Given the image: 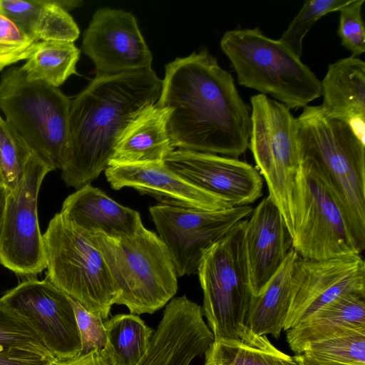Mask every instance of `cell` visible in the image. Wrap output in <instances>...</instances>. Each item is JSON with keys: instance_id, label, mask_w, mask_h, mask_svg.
Segmentation results:
<instances>
[{"instance_id": "9a60e30c", "label": "cell", "mask_w": 365, "mask_h": 365, "mask_svg": "<svg viewBox=\"0 0 365 365\" xmlns=\"http://www.w3.org/2000/svg\"><path fill=\"white\" fill-rule=\"evenodd\" d=\"M82 51L93 61L96 77L152 68L153 56L135 16L101 8L83 34Z\"/></svg>"}, {"instance_id": "836d02e7", "label": "cell", "mask_w": 365, "mask_h": 365, "mask_svg": "<svg viewBox=\"0 0 365 365\" xmlns=\"http://www.w3.org/2000/svg\"><path fill=\"white\" fill-rule=\"evenodd\" d=\"M70 300L81 337V354L94 349H102L106 341V329L102 317L99 314L88 312L79 302L71 297Z\"/></svg>"}, {"instance_id": "603a6c76", "label": "cell", "mask_w": 365, "mask_h": 365, "mask_svg": "<svg viewBox=\"0 0 365 365\" xmlns=\"http://www.w3.org/2000/svg\"><path fill=\"white\" fill-rule=\"evenodd\" d=\"M298 256L292 249L261 293L252 297L245 326L255 334L278 338L284 330L291 299L292 273Z\"/></svg>"}, {"instance_id": "4dcf8cb0", "label": "cell", "mask_w": 365, "mask_h": 365, "mask_svg": "<svg viewBox=\"0 0 365 365\" xmlns=\"http://www.w3.org/2000/svg\"><path fill=\"white\" fill-rule=\"evenodd\" d=\"M79 34L76 23L58 0H44L36 30L40 41L73 43Z\"/></svg>"}, {"instance_id": "4fadbf2b", "label": "cell", "mask_w": 365, "mask_h": 365, "mask_svg": "<svg viewBox=\"0 0 365 365\" xmlns=\"http://www.w3.org/2000/svg\"><path fill=\"white\" fill-rule=\"evenodd\" d=\"M347 294L365 295V263L361 255L294 262L291 299L284 331Z\"/></svg>"}, {"instance_id": "ac0fdd59", "label": "cell", "mask_w": 365, "mask_h": 365, "mask_svg": "<svg viewBox=\"0 0 365 365\" xmlns=\"http://www.w3.org/2000/svg\"><path fill=\"white\" fill-rule=\"evenodd\" d=\"M245 239L251 289L257 296L293 249L283 215L269 195L246 219Z\"/></svg>"}, {"instance_id": "e0dca14e", "label": "cell", "mask_w": 365, "mask_h": 365, "mask_svg": "<svg viewBox=\"0 0 365 365\" xmlns=\"http://www.w3.org/2000/svg\"><path fill=\"white\" fill-rule=\"evenodd\" d=\"M105 175L113 189L131 187L155 198L159 204L206 211L233 207L220 197L183 179L164 162L108 166Z\"/></svg>"}, {"instance_id": "f546056e", "label": "cell", "mask_w": 365, "mask_h": 365, "mask_svg": "<svg viewBox=\"0 0 365 365\" xmlns=\"http://www.w3.org/2000/svg\"><path fill=\"white\" fill-rule=\"evenodd\" d=\"M31 151L0 115V178L7 191L21 182Z\"/></svg>"}, {"instance_id": "9c48e42d", "label": "cell", "mask_w": 365, "mask_h": 365, "mask_svg": "<svg viewBox=\"0 0 365 365\" xmlns=\"http://www.w3.org/2000/svg\"><path fill=\"white\" fill-rule=\"evenodd\" d=\"M292 248L299 257L320 260L361 255L346 210L310 163L300 161L292 192Z\"/></svg>"}, {"instance_id": "83f0119b", "label": "cell", "mask_w": 365, "mask_h": 365, "mask_svg": "<svg viewBox=\"0 0 365 365\" xmlns=\"http://www.w3.org/2000/svg\"><path fill=\"white\" fill-rule=\"evenodd\" d=\"M317 361L365 365V330H354L307 346L302 353Z\"/></svg>"}, {"instance_id": "6da1fadb", "label": "cell", "mask_w": 365, "mask_h": 365, "mask_svg": "<svg viewBox=\"0 0 365 365\" xmlns=\"http://www.w3.org/2000/svg\"><path fill=\"white\" fill-rule=\"evenodd\" d=\"M156 103L168 110L175 149L238 158L248 148L250 113L232 75L206 49L165 66Z\"/></svg>"}, {"instance_id": "ba28073f", "label": "cell", "mask_w": 365, "mask_h": 365, "mask_svg": "<svg viewBox=\"0 0 365 365\" xmlns=\"http://www.w3.org/2000/svg\"><path fill=\"white\" fill-rule=\"evenodd\" d=\"M47 279L86 310L106 319L115 299L111 277L91 235L56 213L43 235Z\"/></svg>"}, {"instance_id": "5bb4252c", "label": "cell", "mask_w": 365, "mask_h": 365, "mask_svg": "<svg viewBox=\"0 0 365 365\" xmlns=\"http://www.w3.org/2000/svg\"><path fill=\"white\" fill-rule=\"evenodd\" d=\"M0 299L29 321L56 360L81 354V337L70 297L50 281L28 279Z\"/></svg>"}, {"instance_id": "7402d4cb", "label": "cell", "mask_w": 365, "mask_h": 365, "mask_svg": "<svg viewBox=\"0 0 365 365\" xmlns=\"http://www.w3.org/2000/svg\"><path fill=\"white\" fill-rule=\"evenodd\" d=\"M354 330H365V295L341 296L285 331L290 349L300 354L312 343Z\"/></svg>"}, {"instance_id": "d6a6232c", "label": "cell", "mask_w": 365, "mask_h": 365, "mask_svg": "<svg viewBox=\"0 0 365 365\" xmlns=\"http://www.w3.org/2000/svg\"><path fill=\"white\" fill-rule=\"evenodd\" d=\"M364 3V0H351L339 10L338 36L341 45L355 57L365 52V28L361 15Z\"/></svg>"}, {"instance_id": "5b68a950", "label": "cell", "mask_w": 365, "mask_h": 365, "mask_svg": "<svg viewBox=\"0 0 365 365\" xmlns=\"http://www.w3.org/2000/svg\"><path fill=\"white\" fill-rule=\"evenodd\" d=\"M220 46L242 86L269 94L289 109L322 96L321 81L310 68L258 27L226 31Z\"/></svg>"}, {"instance_id": "4316f807", "label": "cell", "mask_w": 365, "mask_h": 365, "mask_svg": "<svg viewBox=\"0 0 365 365\" xmlns=\"http://www.w3.org/2000/svg\"><path fill=\"white\" fill-rule=\"evenodd\" d=\"M0 354L53 357L29 321L1 299Z\"/></svg>"}, {"instance_id": "7c38bea8", "label": "cell", "mask_w": 365, "mask_h": 365, "mask_svg": "<svg viewBox=\"0 0 365 365\" xmlns=\"http://www.w3.org/2000/svg\"><path fill=\"white\" fill-rule=\"evenodd\" d=\"M252 211L250 205L219 211L159 203L149 208L158 235L168 247L179 277L197 274L205 252Z\"/></svg>"}, {"instance_id": "2e32d148", "label": "cell", "mask_w": 365, "mask_h": 365, "mask_svg": "<svg viewBox=\"0 0 365 365\" xmlns=\"http://www.w3.org/2000/svg\"><path fill=\"white\" fill-rule=\"evenodd\" d=\"M163 162L183 179L220 197L232 207L250 205L262 194L260 173L238 158L175 149Z\"/></svg>"}, {"instance_id": "8d00e7d4", "label": "cell", "mask_w": 365, "mask_h": 365, "mask_svg": "<svg viewBox=\"0 0 365 365\" xmlns=\"http://www.w3.org/2000/svg\"><path fill=\"white\" fill-rule=\"evenodd\" d=\"M55 365H110V364L102 355L101 350L94 349L73 359L58 361Z\"/></svg>"}, {"instance_id": "1f68e13d", "label": "cell", "mask_w": 365, "mask_h": 365, "mask_svg": "<svg viewBox=\"0 0 365 365\" xmlns=\"http://www.w3.org/2000/svg\"><path fill=\"white\" fill-rule=\"evenodd\" d=\"M39 42L0 14V71L10 65L27 60Z\"/></svg>"}, {"instance_id": "f35d334b", "label": "cell", "mask_w": 365, "mask_h": 365, "mask_svg": "<svg viewBox=\"0 0 365 365\" xmlns=\"http://www.w3.org/2000/svg\"><path fill=\"white\" fill-rule=\"evenodd\" d=\"M298 358L302 365H340L317 361L303 354H298Z\"/></svg>"}, {"instance_id": "74e56055", "label": "cell", "mask_w": 365, "mask_h": 365, "mask_svg": "<svg viewBox=\"0 0 365 365\" xmlns=\"http://www.w3.org/2000/svg\"><path fill=\"white\" fill-rule=\"evenodd\" d=\"M6 199V190L3 185H0V237L4 220V215Z\"/></svg>"}, {"instance_id": "f1b7e54d", "label": "cell", "mask_w": 365, "mask_h": 365, "mask_svg": "<svg viewBox=\"0 0 365 365\" xmlns=\"http://www.w3.org/2000/svg\"><path fill=\"white\" fill-rule=\"evenodd\" d=\"M351 0L306 1L279 39L295 56L301 58L302 41L312 26L323 16L339 11Z\"/></svg>"}, {"instance_id": "44dd1931", "label": "cell", "mask_w": 365, "mask_h": 365, "mask_svg": "<svg viewBox=\"0 0 365 365\" xmlns=\"http://www.w3.org/2000/svg\"><path fill=\"white\" fill-rule=\"evenodd\" d=\"M168 110L157 103L142 110L119 136L108 166L161 163L175 150L167 131Z\"/></svg>"}, {"instance_id": "d6986e66", "label": "cell", "mask_w": 365, "mask_h": 365, "mask_svg": "<svg viewBox=\"0 0 365 365\" xmlns=\"http://www.w3.org/2000/svg\"><path fill=\"white\" fill-rule=\"evenodd\" d=\"M60 213L88 234L100 233L110 237L132 236L143 225L138 211L119 204L91 185L68 195Z\"/></svg>"}, {"instance_id": "ffe728a7", "label": "cell", "mask_w": 365, "mask_h": 365, "mask_svg": "<svg viewBox=\"0 0 365 365\" xmlns=\"http://www.w3.org/2000/svg\"><path fill=\"white\" fill-rule=\"evenodd\" d=\"M321 88L324 113L347 123L365 142L364 61L351 56L329 63Z\"/></svg>"}, {"instance_id": "8992f818", "label": "cell", "mask_w": 365, "mask_h": 365, "mask_svg": "<svg viewBox=\"0 0 365 365\" xmlns=\"http://www.w3.org/2000/svg\"><path fill=\"white\" fill-rule=\"evenodd\" d=\"M71 100L58 88L27 81L21 67L0 78V110L29 149L52 170H61L69 141Z\"/></svg>"}, {"instance_id": "484cf974", "label": "cell", "mask_w": 365, "mask_h": 365, "mask_svg": "<svg viewBox=\"0 0 365 365\" xmlns=\"http://www.w3.org/2000/svg\"><path fill=\"white\" fill-rule=\"evenodd\" d=\"M80 50L71 42H43L21 66L27 81H40L58 88L76 74Z\"/></svg>"}, {"instance_id": "d590c367", "label": "cell", "mask_w": 365, "mask_h": 365, "mask_svg": "<svg viewBox=\"0 0 365 365\" xmlns=\"http://www.w3.org/2000/svg\"><path fill=\"white\" fill-rule=\"evenodd\" d=\"M57 361L54 357L39 355L0 354V365H55Z\"/></svg>"}, {"instance_id": "3957f363", "label": "cell", "mask_w": 365, "mask_h": 365, "mask_svg": "<svg viewBox=\"0 0 365 365\" xmlns=\"http://www.w3.org/2000/svg\"><path fill=\"white\" fill-rule=\"evenodd\" d=\"M299 160L327 180L347 214L356 243L365 249V142L345 122L307 106L296 118Z\"/></svg>"}, {"instance_id": "e575fe53", "label": "cell", "mask_w": 365, "mask_h": 365, "mask_svg": "<svg viewBox=\"0 0 365 365\" xmlns=\"http://www.w3.org/2000/svg\"><path fill=\"white\" fill-rule=\"evenodd\" d=\"M43 3L44 0H0V14L24 33L36 38V30Z\"/></svg>"}, {"instance_id": "ab89813d", "label": "cell", "mask_w": 365, "mask_h": 365, "mask_svg": "<svg viewBox=\"0 0 365 365\" xmlns=\"http://www.w3.org/2000/svg\"><path fill=\"white\" fill-rule=\"evenodd\" d=\"M0 185H2L1 181V178H0Z\"/></svg>"}, {"instance_id": "d4e9b609", "label": "cell", "mask_w": 365, "mask_h": 365, "mask_svg": "<svg viewBox=\"0 0 365 365\" xmlns=\"http://www.w3.org/2000/svg\"><path fill=\"white\" fill-rule=\"evenodd\" d=\"M106 341L101 353L110 365H137L154 330L138 315L120 314L104 322Z\"/></svg>"}, {"instance_id": "30bf717a", "label": "cell", "mask_w": 365, "mask_h": 365, "mask_svg": "<svg viewBox=\"0 0 365 365\" xmlns=\"http://www.w3.org/2000/svg\"><path fill=\"white\" fill-rule=\"evenodd\" d=\"M250 101L248 148L293 237L292 192L299 166L297 119L288 107L266 95H254Z\"/></svg>"}, {"instance_id": "cb8c5ba5", "label": "cell", "mask_w": 365, "mask_h": 365, "mask_svg": "<svg viewBox=\"0 0 365 365\" xmlns=\"http://www.w3.org/2000/svg\"><path fill=\"white\" fill-rule=\"evenodd\" d=\"M205 354L204 365H302L298 355L284 354L247 329L240 339L213 341Z\"/></svg>"}, {"instance_id": "277c9868", "label": "cell", "mask_w": 365, "mask_h": 365, "mask_svg": "<svg viewBox=\"0 0 365 365\" xmlns=\"http://www.w3.org/2000/svg\"><path fill=\"white\" fill-rule=\"evenodd\" d=\"M90 235L111 277L114 304L125 305L130 314H153L175 296V267L168 247L156 233L143 225L128 237Z\"/></svg>"}, {"instance_id": "8fae6325", "label": "cell", "mask_w": 365, "mask_h": 365, "mask_svg": "<svg viewBox=\"0 0 365 365\" xmlns=\"http://www.w3.org/2000/svg\"><path fill=\"white\" fill-rule=\"evenodd\" d=\"M51 171L31 152L21 182L14 190H6L0 237V263L19 276H36L46 268L37 200L41 182Z\"/></svg>"}, {"instance_id": "7a4b0ae2", "label": "cell", "mask_w": 365, "mask_h": 365, "mask_svg": "<svg viewBox=\"0 0 365 365\" xmlns=\"http://www.w3.org/2000/svg\"><path fill=\"white\" fill-rule=\"evenodd\" d=\"M162 80L152 69L95 77L71 101L68 147L61 177L78 190L108 167L121 133L159 99Z\"/></svg>"}, {"instance_id": "52a82bcc", "label": "cell", "mask_w": 365, "mask_h": 365, "mask_svg": "<svg viewBox=\"0 0 365 365\" xmlns=\"http://www.w3.org/2000/svg\"><path fill=\"white\" fill-rule=\"evenodd\" d=\"M246 219L235 224L210 247L197 274L203 292V314L214 341L240 339L253 297L245 239Z\"/></svg>"}]
</instances>
